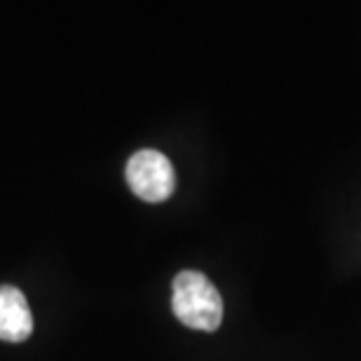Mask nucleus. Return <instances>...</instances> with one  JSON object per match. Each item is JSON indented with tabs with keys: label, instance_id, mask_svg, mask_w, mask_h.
<instances>
[{
	"label": "nucleus",
	"instance_id": "nucleus-1",
	"mask_svg": "<svg viewBox=\"0 0 361 361\" xmlns=\"http://www.w3.org/2000/svg\"><path fill=\"white\" fill-rule=\"evenodd\" d=\"M171 307L180 324L195 331H216L223 322V300L214 281L197 270L176 274Z\"/></svg>",
	"mask_w": 361,
	"mask_h": 361
},
{
	"label": "nucleus",
	"instance_id": "nucleus-2",
	"mask_svg": "<svg viewBox=\"0 0 361 361\" xmlns=\"http://www.w3.org/2000/svg\"><path fill=\"white\" fill-rule=\"evenodd\" d=\"M125 176L132 192L143 202H164L176 188V174L169 157L153 148H143L129 157Z\"/></svg>",
	"mask_w": 361,
	"mask_h": 361
},
{
	"label": "nucleus",
	"instance_id": "nucleus-3",
	"mask_svg": "<svg viewBox=\"0 0 361 361\" xmlns=\"http://www.w3.org/2000/svg\"><path fill=\"white\" fill-rule=\"evenodd\" d=\"M33 334V314L26 295L14 286H0V341L24 343Z\"/></svg>",
	"mask_w": 361,
	"mask_h": 361
}]
</instances>
